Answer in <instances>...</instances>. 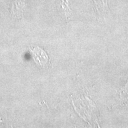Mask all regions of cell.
I'll return each mask as SVG.
<instances>
[{"label": "cell", "mask_w": 128, "mask_h": 128, "mask_svg": "<svg viewBox=\"0 0 128 128\" xmlns=\"http://www.w3.org/2000/svg\"><path fill=\"white\" fill-rule=\"evenodd\" d=\"M58 1L59 6L62 12H64V15L67 19H69L71 16V12L68 6V0H58Z\"/></svg>", "instance_id": "obj_3"}, {"label": "cell", "mask_w": 128, "mask_h": 128, "mask_svg": "<svg viewBox=\"0 0 128 128\" xmlns=\"http://www.w3.org/2000/svg\"><path fill=\"white\" fill-rule=\"evenodd\" d=\"M97 12L102 13L105 12L108 8L106 0H93Z\"/></svg>", "instance_id": "obj_4"}, {"label": "cell", "mask_w": 128, "mask_h": 128, "mask_svg": "<svg viewBox=\"0 0 128 128\" xmlns=\"http://www.w3.org/2000/svg\"><path fill=\"white\" fill-rule=\"evenodd\" d=\"M25 0H13L11 5L10 12L14 17L20 18L24 10Z\"/></svg>", "instance_id": "obj_2"}, {"label": "cell", "mask_w": 128, "mask_h": 128, "mask_svg": "<svg viewBox=\"0 0 128 128\" xmlns=\"http://www.w3.org/2000/svg\"><path fill=\"white\" fill-rule=\"evenodd\" d=\"M34 61L40 66L44 67L48 63L49 58L47 54L39 47L32 48L30 49Z\"/></svg>", "instance_id": "obj_1"}]
</instances>
